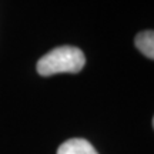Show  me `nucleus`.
<instances>
[{
  "mask_svg": "<svg viewBox=\"0 0 154 154\" xmlns=\"http://www.w3.org/2000/svg\"><path fill=\"white\" fill-rule=\"evenodd\" d=\"M134 43L146 57L154 60V30H146L138 33L134 38Z\"/></svg>",
  "mask_w": 154,
  "mask_h": 154,
  "instance_id": "3",
  "label": "nucleus"
},
{
  "mask_svg": "<svg viewBox=\"0 0 154 154\" xmlns=\"http://www.w3.org/2000/svg\"><path fill=\"white\" fill-rule=\"evenodd\" d=\"M86 64V57L80 49L74 46L56 47L37 61V73L40 76H53L59 73H79Z\"/></svg>",
  "mask_w": 154,
  "mask_h": 154,
  "instance_id": "1",
  "label": "nucleus"
},
{
  "mask_svg": "<svg viewBox=\"0 0 154 154\" xmlns=\"http://www.w3.org/2000/svg\"><path fill=\"white\" fill-rule=\"evenodd\" d=\"M57 154H99L91 143L84 138H70L61 144Z\"/></svg>",
  "mask_w": 154,
  "mask_h": 154,
  "instance_id": "2",
  "label": "nucleus"
},
{
  "mask_svg": "<svg viewBox=\"0 0 154 154\" xmlns=\"http://www.w3.org/2000/svg\"><path fill=\"white\" fill-rule=\"evenodd\" d=\"M153 126H154V119H153Z\"/></svg>",
  "mask_w": 154,
  "mask_h": 154,
  "instance_id": "4",
  "label": "nucleus"
}]
</instances>
